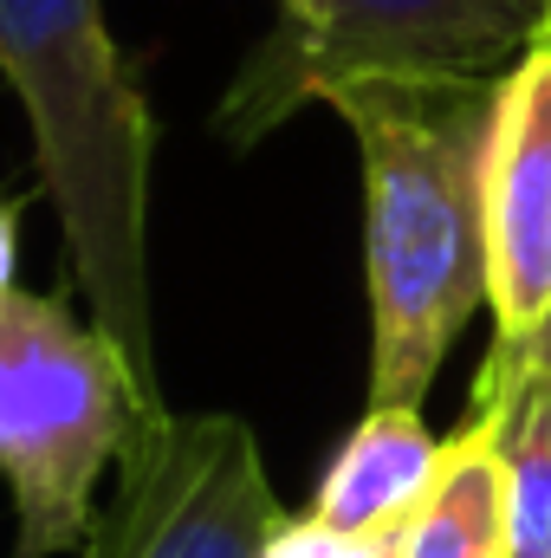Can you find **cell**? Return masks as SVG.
I'll list each match as a JSON object with an SVG mask.
<instances>
[{
  "instance_id": "1",
  "label": "cell",
  "mask_w": 551,
  "mask_h": 558,
  "mask_svg": "<svg viewBox=\"0 0 551 558\" xmlns=\"http://www.w3.org/2000/svg\"><path fill=\"white\" fill-rule=\"evenodd\" d=\"M500 78H377L331 98L364 162L370 403L421 410L487 305V137Z\"/></svg>"
},
{
  "instance_id": "2",
  "label": "cell",
  "mask_w": 551,
  "mask_h": 558,
  "mask_svg": "<svg viewBox=\"0 0 551 558\" xmlns=\"http://www.w3.org/2000/svg\"><path fill=\"white\" fill-rule=\"evenodd\" d=\"M0 78L26 111L39 182L59 208L85 305L124 344L137 384L162 403L143 274L156 131L105 26V0H0Z\"/></svg>"
},
{
  "instance_id": "3",
  "label": "cell",
  "mask_w": 551,
  "mask_h": 558,
  "mask_svg": "<svg viewBox=\"0 0 551 558\" xmlns=\"http://www.w3.org/2000/svg\"><path fill=\"white\" fill-rule=\"evenodd\" d=\"M162 403L124 344L52 292L0 299V481L13 494V558H59L91 539L98 481Z\"/></svg>"
},
{
  "instance_id": "4",
  "label": "cell",
  "mask_w": 551,
  "mask_h": 558,
  "mask_svg": "<svg viewBox=\"0 0 551 558\" xmlns=\"http://www.w3.org/2000/svg\"><path fill=\"white\" fill-rule=\"evenodd\" d=\"M539 39L551 0H311L234 72L221 137L260 143L292 111L377 78H506Z\"/></svg>"
},
{
  "instance_id": "5",
  "label": "cell",
  "mask_w": 551,
  "mask_h": 558,
  "mask_svg": "<svg viewBox=\"0 0 551 558\" xmlns=\"http://www.w3.org/2000/svg\"><path fill=\"white\" fill-rule=\"evenodd\" d=\"M279 507L241 416H149L78 558H267Z\"/></svg>"
},
{
  "instance_id": "6",
  "label": "cell",
  "mask_w": 551,
  "mask_h": 558,
  "mask_svg": "<svg viewBox=\"0 0 551 558\" xmlns=\"http://www.w3.org/2000/svg\"><path fill=\"white\" fill-rule=\"evenodd\" d=\"M441 454H448V441L428 435L421 410L370 403L364 422L344 435V448L331 454V468L311 494V520H325L338 533H403L441 474Z\"/></svg>"
},
{
  "instance_id": "7",
  "label": "cell",
  "mask_w": 551,
  "mask_h": 558,
  "mask_svg": "<svg viewBox=\"0 0 551 558\" xmlns=\"http://www.w3.org/2000/svg\"><path fill=\"white\" fill-rule=\"evenodd\" d=\"M403 558H513V513H506V410L500 397L474 390L461 435H448L441 474L428 500L396 533Z\"/></svg>"
},
{
  "instance_id": "8",
  "label": "cell",
  "mask_w": 551,
  "mask_h": 558,
  "mask_svg": "<svg viewBox=\"0 0 551 558\" xmlns=\"http://www.w3.org/2000/svg\"><path fill=\"white\" fill-rule=\"evenodd\" d=\"M506 410V513L513 558H551V384L519 377L506 357H487L480 384Z\"/></svg>"
},
{
  "instance_id": "9",
  "label": "cell",
  "mask_w": 551,
  "mask_h": 558,
  "mask_svg": "<svg viewBox=\"0 0 551 558\" xmlns=\"http://www.w3.org/2000/svg\"><path fill=\"white\" fill-rule=\"evenodd\" d=\"M267 558H403L396 533H338L325 520H279V533L267 539Z\"/></svg>"
},
{
  "instance_id": "10",
  "label": "cell",
  "mask_w": 551,
  "mask_h": 558,
  "mask_svg": "<svg viewBox=\"0 0 551 558\" xmlns=\"http://www.w3.org/2000/svg\"><path fill=\"white\" fill-rule=\"evenodd\" d=\"M493 357H506L519 377H532V384H551V305L546 318L532 325V331H519V338H493Z\"/></svg>"
},
{
  "instance_id": "11",
  "label": "cell",
  "mask_w": 551,
  "mask_h": 558,
  "mask_svg": "<svg viewBox=\"0 0 551 558\" xmlns=\"http://www.w3.org/2000/svg\"><path fill=\"white\" fill-rule=\"evenodd\" d=\"M13 267H20V208L0 195V299L13 292Z\"/></svg>"
},
{
  "instance_id": "12",
  "label": "cell",
  "mask_w": 551,
  "mask_h": 558,
  "mask_svg": "<svg viewBox=\"0 0 551 558\" xmlns=\"http://www.w3.org/2000/svg\"><path fill=\"white\" fill-rule=\"evenodd\" d=\"M298 13H311V0H279V20H298Z\"/></svg>"
}]
</instances>
